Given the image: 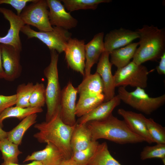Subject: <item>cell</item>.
Instances as JSON below:
<instances>
[{
	"mask_svg": "<svg viewBox=\"0 0 165 165\" xmlns=\"http://www.w3.org/2000/svg\"><path fill=\"white\" fill-rule=\"evenodd\" d=\"M46 87L44 84L36 82L30 98V107L42 108L46 103Z\"/></svg>",
	"mask_w": 165,
	"mask_h": 165,
	"instance_id": "obj_32",
	"label": "cell"
},
{
	"mask_svg": "<svg viewBox=\"0 0 165 165\" xmlns=\"http://www.w3.org/2000/svg\"><path fill=\"white\" fill-rule=\"evenodd\" d=\"M5 77V74L2 64L1 44H0V79H4Z\"/></svg>",
	"mask_w": 165,
	"mask_h": 165,
	"instance_id": "obj_38",
	"label": "cell"
},
{
	"mask_svg": "<svg viewBox=\"0 0 165 165\" xmlns=\"http://www.w3.org/2000/svg\"><path fill=\"white\" fill-rule=\"evenodd\" d=\"M148 133L153 142L165 144V128L156 122L152 118L145 119Z\"/></svg>",
	"mask_w": 165,
	"mask_h": 165,
	"instance_id": "obj_31",
	"label": "cell"
},
{
	"mask_svg": "<svg viewBox=\"0 0 165 165\" xmlns=\"http://www.w3.org/2000/svg\"><path fill=\"white\" fill-rule=\"evenodd\" d=\"M139 46L132 61L138 65L148 61H156L165 53V30L153 25H145L136 30Z\"/></svg>",
	"mask_w": 165,
	"mask_h": 165,
	"instance_id": "obj_3",
	"label": "cell"
},
{
	"mask_svg": "<svg viewBox=\"0 0 165 165\" xmlns=\"http://www.w3.org/2000/svg\"><path fill=\"white\" fill-rule=\"evenodd\" d=\"M46 0H35L26 6L20 16L25 25L36 28L41 32L52 30Z\"/></svg>",
	"mask_w": 165,
	"mask_h": 165,
	"instance_id": "obj_8",
	"label": "cell"
},
{
	"mask_svg": "<svg viewBox=\"0 0 165 165\" xmlns=\"http://www.w3.org/2000/svg\"><path fill=\"white\" fill-rule=\"evenodd\" d=\"M85 45L84 40L71 38L64 51L68 66L84 76L86 61Z\"/></svg>",
	"mask_w": 165,
	"mask_h": 165,
	"instance_id": "obj_10",
	"label": "cell"
},
{
	"mask_svg": "<svg viewBox=\"0 0 165 165\" xmlns=\"http://www.w3.org/2000/svg\"><path fill=\"white\" fill-rule=\"evenodd\" d=\"M92 140L90 131L86 123L76 124L70 139V146L72 152L86 148Z\"/></svg>",
	"mask_w": 165,
	"mask_h": 165,
	"instance_id": "obj_21",
	"label": "cell"
},
{
	"mask_svg": "<svg viewBox=\"0 0 165 165\" xmlns=\"http://www.w3.org/2000/svg\"><path fill=\"white\" fill-rule=\"evenodd\" d=\"M117 113L123 119V120L130 130L135 134L143 138L149 144L153 143L147 130L145 122L146 117L142 114L119 108Z\"/></svg>",
	"mask_w": 165,
	"mask_h": 165,
	"instance_id": "obj_16",
	"label": "cell"
},
{
	"mask_svg": "<svg viewBox=\"0 0 165 165\" xmlns=\"http://www.w3.org/2000/svg\"><path fill=\"white\" fill-rule=\"evenodd\" d=\"M78 92L71 82L61 90L60 106L61 117L66 124L73 126L76 123L75 114Z\"/></svg>",
	"mask_w": 165,
	"mask_h": 165,
	"instance_id": "obj_12",
	"label": "cell"
},
{
	"mask_svg": "<svg viewBox=\"0 0 165 165\" xmlns=\"http://www.w3.org/2000/svg\"><path fill=\"white\" fill-rule=\"evenodd\" d=\"M149 73L146 67L132 61L125 66L117 69L113 75L115 86L125 87L129 86L144 89L147 86Z\"/></svg>",
	"mask_w": 165,
	"mask_h": 165,
	"instance_id": "obj_7",
	"label": "cell"
},
{
	"mask_svg": "<svg viewBox=\"0 0 165 165\" xmlns=\"http://www.w3.org/2000/svg\"><path fill=\"white\" fill-rule=\"evenodd\" d=\"M51 25L68 30L75 27L78 20L65 10L61 0H46Z\"/></svg>",
	"mask_w": 165,
	"mask_h": 165,
	"instance_id": "obj_13",
	"label": "cell"
},
{
	"mask_svg": "<svg viewBox=\"0 0 165 165\" xmlns=\"http://www.w3.org/2000/svg\"><path fill=\"white\" fill-rule=\"evenodd\" d=\"M37 114H31L22 120L16 127L7 132V138L12 142L21 144L23 137L26 131L36 122Z\"/></svg>",
	"mask_w": 165,
	"mask_h": 165,
	"instance_id": "obj_23",
	"label": "cell"
},
{
	"mask_svg": "<svg viewBox=\"0 0 165 165\" xmlns=\"http://www.w3.org/2000/svg\"><path fill=\"white\" fill-rule=\"evenodd\" d=\"M50 63L43 71L47 80L46 88V104L47 108L46 121L52 118L60 105L61 93L57 68L58 53L53 50H50Z\"/></svg>",
	"mask_w": 165,
	"mask_h": 165,
	"instance_id": "obj_4",
	"label": "cell"
},
{
	"mask_svg": "<svg viewBox=\"0 0 165 165\" xmlns=\"http://www.w3.org/2000/svg\"><path fill=\"white\" fill-rule=\"evenodd\" d=\"M138 42L131 43L128 45L113 50L109 53L110 62L117 69L123 68L128 64L133 58Z\"/></svg>",
	"mask_w": 165,
	"mask_h": 165,
	"instance_id": "obj_22",
	"label": "cell"
},
{
	"mask_svg": "<svg viewBox=\"0 0 165 165\" xmlns=\"http://www.w3.org/2000/svg\"><path fill=\"white\" fill-rule=\"evenodd\" d=\"M103 94L92 97H79L76 104L75 114L80 118L88 113L104 101Z\"/></svg>",
	"mask_w": 165,
	"mask_h": 165,
	"instance_id": "obj_25",
	"label": "cell"
},
{
	"mask_svg": "<svg viewBox=\"0 0 165 165\" xmlns=\"http://www.w3.org/2000/svg\"><path fill=\"white\" fill-rule=\"evenodd\" d=\"M109 53L104 51L97 62L96 72L99 75L104 86L103 94L104 101H108L115 96V89L113 75L112 72V65L109 60Z\"/></svg>",
	"mask_w": 165,
	"mask_h": 165,
	"instance_id": "obj_14",
	"label": "cell"
},
{
	"mask_svg": "<svg viewBox=\"0 0 165 165\" xmlns=\"http://www.w3.org/2000/svg\"><path fill=\"white\" fill-rule=\"evenodd\" d=\"M87 165H121L111 154L107 143L98 144L95 152Z\"/></svg>",
	"mask_w": 165,
	"mask_h": 165,
	"instance_id": "obj_24",
	"label": "cell"
},
{
	"mask_svg": "<svg viewBox=\"0 0 165 165\" xmlns=\"http://www.w3.org/2000/svg\"><path fill=\"white\" fill-rule=\"evenodd\" d=\"M104 37L103 32L97 33L90 41L85 45L86 61L84 76L90 74L92 67L94 64L97 63L101 55L105 51Z\"/></svg>",
	"mask_w": 165,
	"mask_h": 165,
	"instance_id": "obj_17",
	"label": "cell"
},
{
	"mask_svg": "<svg viewBox=\"0 0 165 165\" xmlns=\"http://www.w3.org/2000/svg\"><path fill=\"white\" fill-rule=\"evenodd\" d=\"M137 31L121 28L111 31L104 39L105 51L110 53L115 50L124 47L138 38Z\"/></svg>",
	"mask_w": 165,
	"mask_h": 165,
	"instance_id": "obj_15",
	"label": "cell"
},
{
	"mask_svg": "<svg viewBox=\"0 0 165 165\" xmlns=\"http://www.w3.org/2000/svg\"><path fill=\"white\" fill-rule=\"evenodd\" d=\"M16 94L9 96L0 95V114L6 108L16 105Z\"/></svg>",
	"mask_w": 165,
	"mask_h": 165,
	"instance_id": "obj_35",
	"label": "cell"
},
{
	"mask_svg": "<svg viewBox=\"0 0 165 165\" xmlns=\"http://www.w3.org/2000/svg\"><path fill=\"white\" fill-rule=\"evenodd\" d=\"M35 0H0V5L9 4L14 8L17 12V15L20 16L27 3L32 2Z\"/></svg>",
	"mask_w": 165,
	"mask_h": 165,
	"instance_id": "obj_34",
	"label": "cell"
},
{
	"mask_svg": "<svg viewBox=\"0 0 165 165\" xmlns=\"http://www.w3.org/2000/svg\"><path fill=\"white\" fill-rule=\"evenodd\" d=\"M7 132L3 130L0 126V141L5 138H7Z\"/></svg>",
	"mask_w": 165,
	"mask_h": 165,
	"instance_id": "obj_40",
	"label": "cell"
},
{
	"mask_svg": "<svg viewBox=\"0 0 165 165\" xmlns=\"http://www.w3.org/2000/svg\"><path fill=\"white\" fill-rule=\"evenodd\" d=\"M159 64L156 68L158 73L160 75H165V53L160 58Z\"/></svg>",
	"mask_w": 165,
	"mask_h": 165,
	"instance_id": "obj_36",
	"label": "cell"
},
{
	"mask_svg": "<svg viewBox=\"0 0 165 165\" xmlns=\"http://www.w3.org/2000/svg\"><path fill=\"white\" fill-rule=\"evenodd\" d=\"M20 31L28 38H37L44 43L50 50H55L59 53L64 52L72 36L71 33L68 30L55 26L50 31L38 32L32 29L29 25H25Z\"/></svg>",
	"mask_w": 165,
	"mask_h": 165,
	"instance_id": "obj_6",
	"label": "cell"
},
{
	"mask_svg": "<svg viewBox=\"0 0 165 165\" xmlns=\"http://www.w3.org/2000/svg\"><path fill=\"white\" fill-rule=\"evenodd\" d=\"M98 144L97 141H92L86 148L73 152L71 159L79 165H87L94 153Z\"/></svg>",
	"mask_w": 165,
	"mask_h": 165,
	"instance_id": "obj_30",
	"label": "cell"
},
{
	"mask_svg": "<svg viewBox=\"0 0 165 165\" xmlns=\"http://www.w3.org/2000/svg\"><path fill=\"white\" fill-rule=\"evenodd\" d=\"M1 165H46L43 162L38 161H33L31 163L26 164L20 165L9 162H3Z\"/></svg>",
	"mask_w": 165,
	"mask_h": 165,
	"instance_id": "obj_37",
	"label": "cell"
},
{
	"mask_svg": "<svg viewBox=\"0 0 165 165\" xmlns=\"http://www.w3.org/2000/svg\"><path fill=\"white\" fill-rule=\"evenodd\" d=\"M34 84L32 82L19 85L17 88L16 95V106L22 108L30 107L29 101L33 90Z\"/></svg>",
	"mask_w": 165,
	"mask_h": 165,
	"instance_id": "obj_29",
	"label": "cell"
},
{
	"mask_svg": "<svg viewBox=\"0 0 165 165\" xmlns=\"http://www.w3.org/2000/svg\"><path fill=\"white\" fill-rule=\"evenodd\" d=\"M140 156L141 159L143 160L155 158H160L165 163V144H157L153 146H146L141 152Z\"/></svg>",
	"mask_w": 165,
	"mask_h": 165,
	"instance_id": "obj_33",
	"label": "cell"
},
{
	"mask_svg": "<svg viewBox=\"0 0 165 165\" xmlns=\"http://www.w3.org/2000/svg\"><path fill=\"white\" fill-rule=\"evenodd\" d=\"M121 101L118 95L115 96L110 100L102 102L88 113L79 118L76 123L82 124L90 121L105 119L112 114L114 109L120 105Z\"/></svg>",
	"mask_w": 165,
	"mask_h": 165,
	"instance_id": "obj_18",
	"label": "cell"
},
{
	"mask_svg": "<svg viewBox=\"0 0 165 165\" xmlns=\"http://www.w3.org/2000/svg\"><path fill=\"white\" fill-rule=\"evenodd\" d=\"M18 146L7 138L0 141V150L4 162L18 163V156L22 153L19 150Z\"/></svg>",
	"mask_w": 165,
	"mask_h": 165,
	"instance_id": "obj_28",
	"label": "cell"
},
{
	"mask_svg": "<svg viewBox=\"0 0 165 165\" xmlns=\"http://www.w3.org/2000/svg\"><path fill=\"white\" fill-rule=\"evenodd\" d=\"M65 8L70 12L79 10L96 9L101 3H109L111 0H62Z\"/></svg>",
	"mask_w": 165,
	"mask_h": 165,
	"instance_id": "obj_27",
	"label": "cell"
},
{
	"mask_svg": "<svg viewBox=\"0 0 165 165\" xmlns=\"http://www.w3.org/2000/svg\"><path fill=\"white\" fill-rule=\"evenodd\" d=\"M66 160L57 147L51 143L48 142L44 148L34 152L28 156L23 162L38 161L43 162L46 165H59Z\"/></svg>",
	"mask_w": 165,
	"mask_h": 165,
	"instance_id": "obj_19",
	"label": "cell"
},
{
	"mask_svg": "<svg viewBox=\"0 0 165 165\" xmlns=\"http://www.w3.org/2000/svg\"><path fill=\"white\" fill-rule=\"evenodd\" d=\"M43 111L40 107L22 108L16 106L8 107L0 114V126L3 127V121L6 118L14 117L22 120L31 114L41 113Z\"/></svg>",
	"mask_w": 165,
	"mask_h": 165,
	"instance_id": "obj_26",
	"label": "cell"
},
{
	"mask_svg": "<svg viewBox=\"0 0 165 165\" xmlns=\"http://www.w3.org/2000/svg\"><path fill=\"white\" fill-rule=\"evenodd\" d=\"M76 124L70 126L63 121L61 117L60 105L49 121L34 125V127L38 132L35 134L33 137L40 143L52 144L58 148L66 160L69 159L72 154L70 139Z\"/></svg>",
	"mask_w": 165,
	"mask_h": 165,
	"instance_id": "obj_1",
	"label": "cell"
},
{
	"mask_svg": "<svg viewBox=\"0 0 165 165\" xmlns=\"http://www.w3.org/2000/svg\"><path fill=\"white\" fill-rule=\"evenodd\" d=\"M86 124L90 131L92 141L104 139L121 144L146 142L134 133L124 120L119 119L112 114L104 119Z\"/></svg>",
	"mask_w": 165,
	"mask_h": 165,
	"instance_id": "obj_2",
	"label": "cell"
},
{
	"mask_svg": "<svg viewBox=\"0 0 165 165\" xmlns=\"http://www.w3.org/2000/svg\"><path fill=\"white\" fill-rule=\"evenodd\" d=\"M118 92L121 101L146 115L151 114L165 102V94L156 97H151L144 89L139 87L129 92L125 87L120 86L118 87Z\"/></svg>",
	"mask_w": 165,
	"mask_h": 165,
	"instance_id": "obj_5",
	"label": "cell"
},
{
	"mask_svg": "<svg viewBox=\"0 0 165 165\" xmlns=\"http://www.w3.org/2000/svg\"><path fill=\"white\" fill-rule=\"evenodd\" d=\"M59 165H79L71 159L66 160Z\"/></svg>",
	"mask_w": 165,
	"mask_h": 165,
	"instance_id": "obj_39",
	"label": "cell"
},
{
	"mask_svg": "<svg viewBox=\"0 0 165 165\" xmlns=\"http://www.w3.org/2000/svg\"><path fill=\"white\" fill-rule=\"evenodd\" d=\"M0 13L9 21L10 24L7 34L3 37H0V44L11 46L21 51L22 47L19 33L25 24L20 16L10 9L0 7Z\"/></svg>",
	"mask_w": 165,
	"mask_h": 165,
	"instance_id": "obj_11",
	"label": "cell"
},
{
	"mask_svg": "<svg viewBox=\"0 0 165 165\" xmlns=\"http://www.w3.org/2000/svg\"><path fill=\"white\" fill-rule=\"evenodd\" d=\"M81 83L76 88L79 97H92L103 94L104 86L101 76L97 72L84 76Z\"/></svg>",
	"mask_w": 165,
	"mask_h": 165,
	"instance_id": "obj_20",
	"label": "cell"
},
{
	"mask_svg": "<svg viewBox=\"0 0 165 165\" xmlns=\"http://www.w3.org/2000/svg\"><path fill=\"white\" fill-rule=\"evenodd\" d=\"M0 44L2 64L5 74L4 79L9 81H13L19 78L21 73V51L11 46Z\"/></svg>",
	"mask_w": 165,
	"mask_h": 165,
	"instance_id": "obj_9",
	"label": "cell"
}]
</instances>
